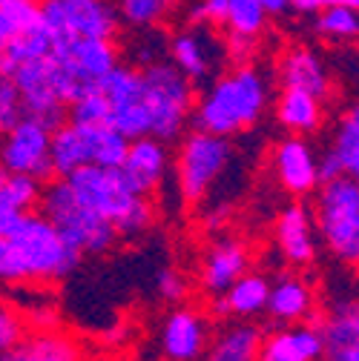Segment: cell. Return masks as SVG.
<instances>
[{
    "instance_id": "cell-25",
    "label": "cell",
    "mask_w": 359,
    "mask_h": 361,
    "mask_svg": "<svg viewBox=\"0 0 359 361\" xmlns=\"http://www.w3.org/2000/svg\"><path fill=\"white\" fill-rule=\"evenodd\" d=\"M261 330L250 322H236L224 327L213 344H207L204 355L199 361H256L259 358V344H261Z\"/></svg>"
},
{
    "instance_id": "cell-24",
    "label": "cell",
    "mask_w": 359,
    "mask_h": 361,
    "mask_svg": "<svg viewBox=\"0 0 359 361\" xmlns=\"http://www.w3.org/2000/svg\"><path fill=\"white\" fill-rule=\"evenodd\" d=\"M264 310L273 324H299L313 312V290L307 281L296 276H285L276 284H271V295H267Z\"/></svg>"
},
{
    "instance_id": "cell-20",
    "label": "cell",
    "mask_w": 359,
    "mask_h": 361,
    "mask_svg": "<svg viewBox=\"0 0 359 361\" xmlns=\"http://www.w3.org/2000/svg\"><path fill=\"white\" fill-rule=\"evenodd\" d=\"M279 78L282 86H299L307 92L325 98L331 92V75L319 52H313L310 47H293L282 55L279 61Z\"/></svg>"
},
{
    "instance_id": "cell-17",
    "label": "cell",
    "mask_w": 359,
    "mask_h": 361,
    "mask_svg": "<svg viewBox=\"0 0 359 361\" xmlns=\"http://www.w3.org/2000/svg\"><path fill=\"white\" fill-rule=\"evenodd\" d=\"M250 267V252L239 238H218L207 247L201 261V287L207 295H221Z\"/></svg>"
},
{
    "instance_id": "cell-18",
    "label": "cell",
    "mask_w": 359,
    "mask_h": 361,
    "mask_svg": "<svg viewBox=\"0 0 359 361\" xmlns=\"http://www.w3.org/2000/svg\"><path fill=\"white\" fill-rule=\"evenodd\" d=\"M256 361H322V336L317 324H282L261 336Z\"/></svg>"
},
{
    "instance_id": "cell-23",
    "label": "cell",
    "mask_w": 359,
    "mask_h": 361,
    "mask_svg": "<svg viewBox=\"0 0 359 361\" xmlns=\"http://www.w3.org/2000/svg\"><path fill=\"white\" fill-rule=\"evenodd\" d=\"M276 121L293 135L317 132L325 121L322 98L299 86H282V92L276 98Z\"/></svg>"
},
{
    "instance_id": "cell-47",
    "label": "cell",
    "mask_w": 359,
    "mask_h": 361,
    "mask_svg": "<svg viewBox=\"0 0 359 361\" xmlns=\"http://www.w3.org/2000/svg\"><path fill=\"white\" fill-rule=\"evenodd\" d=\"M259 4L271 18H282L285 12H290V0H259Z\"/></svg>"
},
{
    "instance_id": "cell-30",
    "label": "cell",
    "mask_w": 359,
    "mask_h": 361,
    "mask_svg": "<svg viewBox=\"0 0 359 361\" xmlns=\"http://www.w3.org/2000/svg\"><path fill=\"white\" fill-rule=\"evenodd\" d=\"M313 29L319 37L331 43H351L359 40V12L342 4H331L313 15Z\"/></svg>"
},
{
    "instance_id": "cell-32",
    "label": "cell",
    "mask_w": 359,
    "mask_h": 361,
    "mask_svg": "<svg viewBox=\"0 0 359 361\" xmlns=\"http://www.w3.org/2000/svg\"><path fill=\"white\" fill-rule=\"evenodd\" d=\"M331 149L339 155L345 172H353L359 166V104H351L339 115V121L334 126V144H331Z\"/></svg>"
},
{
    "instance_id": "cell-6",
    "label": "cell",
    "mask_w": 359,
    "mask_h": 361,
    "mask_svg": "<svg viewBox=\"0 0 359 361\" xmlns=\"http://www.w3.org/2000/svg\"><path fill=\"white\" fill-rule=\"evenodd\" d=\"M317 233L348 267H359V187L345 172L317 187Z\"/></svg>"
},
{
    "instance_id": "cell-51",
    "label": "cell",
    "mask_w": 359,
    "mask_h": 361,
    "mask_svg": "<svg viewBox=\"0 0 359 361\" xmlns=\"http://www.w3.org/2000/svg\"><path fill=\"white\" fill-rule=\"evenodd\" d=\"M4 175H6V172H4V169H0V178H4Z\"/></svg>"
},
{
    "instance_id": "cell-29",
    "label": "cell",
    "mask_w": 359,
    "mask_h": 361,
    "mask_svg": "<svg viewBox=\"0 0 359 361\" xmlns=\"http://www.w3.org/2000/svg\"><path fill=\"white\" fill-rule=\"evenodd\" d=\"M81 132L86 138L89 164H98V166H121L124 164L126 149H129V138H126V135H121L115 126L93 123V126H81Z\"/></svg>"
},
{
    "instance_id": "cell-46",
    "label": "cell",
    "mask_w": 359,
    "mask_h": 361,
    "mask_svg": "<svg viewBox=\"0 0 359 361\" xmlns=\"http://www.w3.org/2000/svg\"><path fill=\"white\" fill-rule=\"evenodd\" d=\"M20 215L23 212H18V209H12L6 204H0V235H9L15 230V224L20 221Z\"/></svg>"
},
{
    "instance_id": "cell-48",
    "label": "cell",
    "mask_w": 359,
    "mask_h": 361,
    "mask_svg": "<svg viewBox=\"0 0 359 361\" xmlns=\"http://www.w3.org/2000/svg\"><path fill=\"white\" fill-rule=\"evenodd\" d=\"M15 35H18V32L12 29V23H9V20L4 18V15H0V49H4L6 43H9L12 37H15Z\"/></svg>"
},
{
    "instance_id": "cell-49",
    "label": "cell",
    "mask_w": 359,
    "mask_h": 361,
    "mask_svg": "<svg viewBox=\"0 0 359 361\" xmlns=\"http://www.w3.org/2000/svg\"><path fill=\"white\" fill-rule=\"evenodd\" d=\"M336 4H342V6H351V9H356V12H359V0H336Z\"/></svg>"
},
{
    "instance_id": "cell-16",
    "label": "cell",
    "mask_w": 359,
    "mask_h": 361,
    "mask_svg": "<svg viewBox=\"0 0 359 361\" xmlns=\"http://www.w3.org/2000/svg\"><path fill=\"white\" fill-rule=\"evenodd\" d=\"M121 169L126 172L132 184H136L139 192H144V195L155 192L164 184L167 169H170V144H164L155 135L132 138Z\"/></svg>"
},
{
    "instance_id": "cell-4",
    "label": "cell",
    "mask_w": 359,
    "mask_h": 361,
    "mask_svg": "<svg viewBox=\"0 0 359 361\" xmlns=\"http://www.w3.org/2000/svg\"><path fill=\"white\" fill-rule=\"evenodd\" d=\"M144 78V104L150 109V135L164 144L178 141L190 126L196 86L182 75L170 58L155 61L141 69Z\"/></svg>"
},
{
    "instance_id": "cell-31",
    "label": "cell",
    "mask_w": 359,
    "mask_h": 361,
    "mask_svg": "<svg viewBox=\"0 0 359 361\" xmlns=\"http://www.w3.org/2000/svg\"><path fill=\"white\" fill-rule=\"evenodd\" d=\"M178 6L182 0H118V15L121 23L132 29H150L167 20Z\"/></svg>"
},
{
    "instance_id": "cell-28",
    "label": "cell",
    "mask_w": 359,
    "mask_h": 361,
    "mask_svg": "<svg viewBox=\"0 0 359 361\" xmlns=\"http://www.w3.org/2000/svg\"><path fill=\"white\" fill-rule=\"evenodd\" d=\"M49 155H52V169L55 178H66L69 172H75L78 166L89 164V149H86V138L78 123L64 121L58 129H52V144H49Z\"/></svg>"
},
{
    "instance_id": "cell-38",
    "label": "cell",
    "mask_w": 359,
    "mask_h": 361,
    "mask_svg": "<svg viewBox=\"0 0 359 361\" xmlns=\"http://www.w3.org/2000/svg\"><path fill=\"white\" fill-rule=\"evenodd\" d=\"M40 23L47 26V32L52 35L55 47L75 37L72 29H69V20H66V12H64L61 0H40Z\"/></svg>"
},
{
    "instance_id": "cell-35",
    "label": "cell",
    "mask_w": 359,
    "mask_h": 361,
    "mask_svg": "<svg viewBox=\"0 0 359 361\" xmlns=\"http://www.w3.org/2000/svg\"><path fill=\"white\" fill-rule=\"evenodd\" d=\"M66 121L81 123V126H93V123H110V104L101 95L98 83L83 89V92L66 106Z\"/></svg>"
},
{
    "instance_id": "cell-2",
    "label": "cell",
    "mask_w": 359,
    "mask_h": 361,
    "mask_svg": "<svg viewBox=\"0 0 359 361\" xmlns=\"http://www.w3.org/2000/svg\"><path fill=\"white\" fill-rule=\"evenodd\" d=\"M271 106V80L253 63H239L230 72H218L201 98L193 104L190 123L196 129L233 138L256 126Z\"/></svg>"
},
{
    "instance_id": "cell-19",
    "label": "cell",
    "mask_w": 359,
    "mask_h": 361,
    "mask_svg": "<svg viewBox=\"0 0 359 361\" xmlns=\"http://www.w3.org/2000/svg\"><path fill=\"white\" fill-rule=\"evenodd\" d=\"M276 247L296 267H305L317 258V221H313V215L307 212V207L290 204L279 212Z\"/></svg>"
},
{
    "instance_id": "cell-33",
    "label": "cell",
    "mask_w": 359,
    "mask_h": 361,
    "mask_svg": "<svg viewBox=\"0 0 359 361\" xmlns=\"http://www.w3.org/2000/svg\"><path fill=\"white\" fill-rule=\"evenodd\" d=\"M267 20H271V15L264 12L259 0H228V18H224L228 32L259 40V35L267 29Z\"/></svg>"
},
{
    "instance_id": "cell-44",
    "label": "cell",
    "mask_w": 359,
    "mask_h": 361,
    "mask_svg": "<svg viewBox=\"0 0 359 361\" xmlns=\"http://www.w3.org/2000/svg\"><path fill=\"white\" fill-rule=\"evenodd\" d=\"M339 175H345L339 155L334 149H325V155H319V184L322 180H331V178H339Z\"/></svg>"
},
{
    "instance_id": "cell-43",
    "label": "cell",
    "mask_w": 359,
    "mask_h": 361,
    "mask_svg": "<svg viewBox=\"0 0 359 361\" xmlns=\"http://www.w3.org/2000/svg\"><path fill=\"white\" fill-rule=\"evenodd\" d=\"M20 338H23V324H20V319H18L12 310L0 307V353L12 350Z\"/></svg>"
},
{
    "instance_id": "cell-21",
    "label": "cell",
    "mask_w": 359,
    "mask_h": 361,
    "mask_svg": "<svg viewBox=\"0 0 359 361\" xmlns=\"http://www.w3.org/2000/svg\"><path fill=\"white\" fill-rule=\"evenodd\" d=\"M267 295H271V281L256 273H245L221 295L213 298V310H216V315H233V319L247 322L253 315L264 312Z\"/></svg>"
},
{
    "instance_id": "cell-10",
    "label": "cell",
    "mask_w": 359,
    "mask_h": 361,
    "mask_svg": "<svg viewBox=\"0 0 359 361\" xmlns=\"http://www.w3.org/2000/svg\"><path fill=\"white\" fill-rule=\"evenodd\" d=\"M98 89L110 104V126L129 141L150 135V109L144 104V78L139 66L118 63L98 80Z\"/></svg>"
},
{
    "instance_id": "cell-41",
    "label": "cell",
    "mask_w": 359,
    "mask_h": 361,
    "mask_svg": "<svg viewBox=\"0 0 359 361\" xmlns=\"http://www.w3.org/2000/svg\"><path fill=\"white\" fill-rule=\"evenodd\" d=\"M155 293H158L161 301L178 304L187 295V281H184L182 273H175V269H161L158 279H155Z\"/></svg>"
},
{
    "instance_id": "cell-26",
    "label": "cell",
    "mask_w": 359,
    "mask_h": 361,
    "mask_svg": "<svg viewBox=\"0 0 359 361\" xmlns=\"http://www.w3.org/2000/svg\"><path fill=\"white\" fill-rule=\"evenodd\" d=\"M55 49V40L52 35L47 32L40 20L20 29L4 49H0V75H15L18 66L23 63H32V61H43L49 58Z\"/></svg>"
},
{
    "instance_id": "cell-7",
    "label": "cell",
    "mask_w": 359,
    "mask_h": 361,
    "mask_svg": "<svg viewBox=\"0 0 359 361\" xmlns=\"http://www.w3.org/2000/svg\"><path fill=\"white\" fill-rule=\"evenodd\" d=\"M178 141H182L175 152L178 192L187 204H201L218 184V178L228 172L233 161V144L224 135H213L204 129L184 132Z\"/></svg>"
},
{
    "instance_id": "cell-1",
    "label": "cell",
    "mask_w": 359,
    "mask_h": 361,
    "mask_svg": "<svg viewBox=\"0 0 359 361\" xmlns=\"http://www.w3.org/2000/svg\"><path fill=\"white\" fill-rule=\"evenodd\" d=\"M81 252L43 212H23L9 235H0V281H61L81 264Z\"/></svg>"
},
{
    "instance_id": "cell-11",
    "label": "cell",
    "mask_w": 359,
    "mask_h": 361,
    "mask_svg": "<svg viewBox=\"0 0 359 361\" xmlns=\"http://www.w3.org/2000/svg\"><path fill=\"white\" fill-rule=\"evenodd\" d=\"M167 58L182 69L184 78H190L193 86H207L221 72V63L228 61L224 43L216 37L213 26L204 23H190L170 35Z\"/></svg>"
},
{
    "instance_id": "cell-22",
    "label": "cell",
    "mask_w": 359,
    "mask_h": 361,
    "mask_svg": "<svg viewBox=\"0 0 359 361\" xmlns=\"http://www.w3.org/2000/svg\"><path fill=\"white\" fill-rule=\"evenodd\" d=\"M75 37H115L121 26L118 6L110 0H61Z\"/></svg>"
},
{
    "instance_id": "cell-8",
    "label": "cell",
    "mask_w": 359,
    "mask_h": 361,
    "mask_svg": "<svg viewBox=\"0 0 359 361\" xmlns=\"http://www.w3.org/2000/svg\"><path fill=\"white\" fill-rule=\"evenodd\" d=\"M49 61L58 92L69 106L83 89L95 86L107 72L121 63V49L112 37H72L66 43H58Z\"/></svg>"
},
{
    "instance_id": "cell-40",
    "label": "cell",
    "mask_w": 359,
    "mask_h": 361,
    "mask_svg": "<svg viewBox=\"0 0 359 361\" xmlns=\"http://www.w3.org/2000/svg\"><path fill=\"white\" fill-rule=\"evenodd\" d=\"M228 18V0H193L190 6V23H204V26H224Z\"/></svg>"
},
{
    "instance_id": "cell-5",
    "label": "cell",
    "mask_w": 359,
    "mask_h": 361,
    "mask_svg": "<svg viewBox=\"0 0 359 361\" xmlns=\"http://www.w3.org/2000/svg\"><path fill=\"white\" fill-rule=\"evenodd\" d=\"M37 207L81 255H101L118 241L112 224L95 209H89L83 201H78L66 178H55L52 184L43 187Z\"/></svg>"
},
{
    "instance_id": "cell-34",
    "label": "cell",
    "mask_w": 359,
    "mask_h": 361,
    "mask_svg": "<svg viewBox=\"0 0 359 361\" xmlns=\"http://www.w3.org/2000/svg\"><path fill=\"white\" fill-rule=\"evenodd\" d=\"M43 192V180L32 178V175H18V172H6L0 178V204H6L18 212H29L37 207Z\"/></svg>"
},
{
    "instance_id": "cell-9",
    "label": "cell",
    "mask_w": 359,
    "mask_h": 361,
    "mask_svg": "<svg viewBox=\"0 0 359 361\" xmlns=\"http://www.w3.org/2000/svg\"><path fill=\"white\" fill-rule=\"evenodd\" d=\"M52 129L43 126L35 118H20L15 126L0 132V169L4 172H18V175H32L37 180H52Z\"/></svg>"
},
{
    "instance_id": "cell-14",
    "label": "cell",
    "mask_w": 359,
    "mask_h": 361,
    "mask_svg": "<svg viewBox=\"0 0 359 361\" xmlns=\"http://www.w3.org/2000/svg\"><path fill=\"white\" fill-rule=\"evenodd\" d=\"M273 175L290 195H310L319 187V155L305 135H288L273 147Z\"/></svg>"
},
{
    "instance_id": "cell-27",
    "label": "cell",
    "mask_w": 359,
    "mask_h": 361,
    "mask_svg": "<svg viewBox=\"0 0 359 361\" xmlns=\"http://www.w3.org/2000/svg\"><path fill=\"white\" fill-rule=\"evenodd\" d=\"M81 353L72 338L61 333H35L20 338L12 350L0 353V361H78Z\"/></svg>"
},
{
    "instance_id": "cell-36",
    "label": "cell",
    "mask_w": 359,
    "mask_h": 361,
    "mask_svg": "<svg viewBox=\"0 0 359 361\" xmlns=\"http://www.w3.org/2000/svg\"><path fill=\"white\" fill-rule=\"evenodd\" d=\"M167 35L164 32H158L155 26H150V29H144V35L132 43V49H129V55H132V66H139V69H144V66H150V63H155V61H164L167 58Z\"/></svg>"
},
{
    "instance_id": "cell-37",
    "label": "cell",
    "mask_w": 359,
    "mask_h": 361,
    "mask_svg": "<svg viewBox=\"0 0 359 361\" xmlns=\"http://www.w3.org/2000/svg\"><path fill=\"white\" fill-rule=\"evenodd\" d=\"M20 118H26L20 89L12 75H0V132L15 126Z\"/></svg>"
},
{
    "instance_id": "cell-39",
    "label": "cell",
    "mask_w": 359,
    "mask_h": 361,
    "mask_svg": "<svg viewBox=\"0 0 359 361\" xmlns=\"http://www.w3.org/2000/svg\"><path fill=\"white\" fill-rule=\"evenodd\" d=\"M0 15H4L15 32L40 20V0H0Z\"/></svg>"
},
{
    "instance_id": "cell-12",
    "label": "cell",
    "mask_w": 359,
    "mask_h": 361,
    "mask_svg": "<svg viewBox=\"0 0 359 361\" xmlns=\"http://www.w3.org/2000/svg\"><path fill=\"white\" fill-rule=\"evenodd\" d=\"M15 83L20 89L23 98V112L35 121H40L43 126L58 129L66 121V101L58 92L55 83V72H52V61H32L15 69Z\"/></svg>"
},
{
    "instance_id": "cell-13",
    "label": "cell",
    "mask_w": 359,
    "mask_h": 361,
    "mask_svg": "<svg viewBox=\"0 0 359 361\" xmlns=\"http://www.w3.org/2000/svg\"><path fill=\"white\" fill-rule=\"evenodd\" d=\"M210 344V324L193 307H175L167 312L158 330V350L167 361H199Z\"/></svg>"
},
{
    "instance_id": "cell-45",
    "label": "cell",
    "mask_w": 359,
    "mask_h": 361,
    "mask_svg": "<svg viewBox=\"0 0 359 361\" xmlns=\"http://www.w3.org/2000/svg\"><path fill=\"white\" fill-rule=\"evenodd\" d=\"M331 4H336V0H290V9L299 15H317Z\"/></svg>"
},
{
    "instance_id": "cell-50",
    "label": "cell",
    "mask_w": 359,
    "mask_h": 361,
    "mask_svg": "<svg viewBox=\"0 0 359 361\" xmlns=\"http://www.w3.org/2000/svg\"><path fill=\"white\" fill-rule=\"evenodd\" d=\"M348 175H351V178H353V180H356V187H359V166H356V169H353V172H348Z\"/></svg>"
},
{
    "instance_id": "cell-15",
    "label": "cell",
    "mask_w": 359,
    "mask_h": 361,
    "mask_svg": "<svg viewBox=\"0 0 359 361\" xmlns=\"http://www.w3.org/2000/svg\"><path fill=\"white\" fill-rule=\"evenodd\" d=\"M322 361H359V298L336 301L322 322Z\"/></svg>"
},
{
    "instance_id": "cell-42",
    "label": "cell",
    "mask_w": 359,
    "mask_h": 361,
    "mask_svg": "<svg viewBox=\"0 0 359 361\" xmlns=\"http://www.w3.org/2000/svg\"><path fill=\"white\" fill-rule=\"evenodd\" d=\"M221 43H224V55H228V61H233V63H247L256 55V40L253 37L228 32Z\"/></svg>"
},
{
    "instance_id": "cell-3",
    "label": "cell",
    "mask_w": 359,
    "mask_h": 361,
    "mask_svg": "<svg viewBox=\"0 0 359 361\" xmlns=\"http://www.w3.org/2000/svg\"><path fill=\"white\" fill-rule=\"evenodd\" d=\"M66 184L78 201L112 224L118 238H139L153 227L155 207L150 195L139 192L121 166L86 164L66 175Z\"/></svg>"
}]
</instances>
